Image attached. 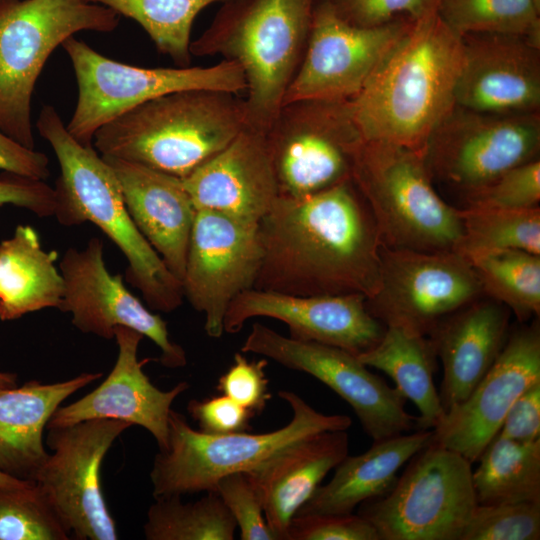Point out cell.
I'll return each instance as SVG.
<instances>
[{
  "instance_id": "5b68a950",
  "label": "cell",
  "mask_w": 540,
  "mask_h": 540,
  "mask_svg": "<svg viewBox=\"0 0 540 540\" xmlns=\"http://www.w3.org/2000/svg\"><path fill=\"white\" fill-rule=\"evenodd\" d=\"M317 0H226L190 43L194 56L236 62L246 82L247 126L267 132L301 64Z\"/></svg>"
},
{
  "instance_id": "d4e9b609",
  "label": "cell",
  "mask_w": 540,
  "mask_h": 540,
  "mask_svg": "<svg viewBox=\"0 0 540 540\" xmlns=\"http://www.w3.org/2000/svg\"><path fill=\"white\" fill-rule=\"evenodd\" d=\"M510 313L500 302L479 298L429 335L443 365L439 396L445 413L467 399L499 356L510 333Z\"/></svg>"
},
{
  "instance_id": "e0dca14e",
  "label": "cell",
  "mask_w": 540,
  "mask_h": 540,
  "mask_svg": "<svg viewBox=\"0 0 540 540\" xmlns=\"http://www.w3.org/2000/svg\"><path fill=\"white\" fill-rule=\"evenodd\" d=\"M261 260L258 224L197 210L182 287L192 307L204 314L209 337L224 334L228 306L238 294L254 287Z\"/></svg>"
},
{
  "instance_id": "e575fe53",
  "label": "cell",
  "mask_w": 540,
  "mask_h": 540,
  "mask_svg": "<svg viewBox=\"0 0 540 540\" xmlns=\"http://www.w3.org/2000/svg\"><path fill=\"white\" fill-rule=\"evenodd\" d=\"M463 236L456 252L467 259L499 250L540 255V207L522 210L460 209Z\"/></svg>"
},
{
  "instance_id": "277c9868",
  "label": "cell",
  "mask_w": 540,
  "mask_h": 540,
  "mask_svg": "<svg viewBox=\"0 0 540 540\" xmlns=\"http://www.w3.org/2000/svg\"><path fill=\"white\" fill-rule=\"evenodd\" d=\"M247 127L238 94L206 89L163 95L101 126L93 143L113 157L179 177L188 176Z\"/></svg>"
},
{
  "instance_id": "7c38bea8",
  "label": "cell",
  "mask_w": 540,
  "mask_h": 540,
  "mask_svg": "<svg viewBox=\"0 0 540 540\" xmlns=\"http://www.w3.org/2000/svg\"><path fill=\"white\" fill-rule=\"evenodd\" d=\"M540 112L489 113L455 104L424 148L432 177L467 197L508 170L539 159Z\"/></svg>"
},
{
  "instance_id": "836d02e7",
  "label": "cell",
  "mask_w": 540,
  "mask_h": 540,
  "mask_svg": "<svg viewBox=\"0 0 540 540\" xmlns=\"http://www.w3.org/2000/svg\"><path fill=\"white\" fill-rule=\"evenodd\" d=\"M136 21L159 52L179 67L191 62L190 35L195 17L205 7L226 0H87Z\"/></svg>"
},
{
  "instance_id": "8d00e7d4",
  "label": "cell",
  "mask_w": 540,
  "mask_h": 540,
  "mask_svg": "<svg viewBox=\"0 0 540 540\" xmlns=\"http://www.w3.org/2000/svg\"><path fill=\"white\" fill-rule=\"evenodd\" d=\"M50 501L36 483L0 487V540H68Z\"/></svg>"
},
{
  "instance_id": "f35d334b",
  "label": "cell",
  "mask_w": 540,
  "mask_h": 540,
  "mask_svg": "<svg viewBox=\"0 0 540 540\" xmlns=\"http://www.w3.org/2000/svg\"><path fill=\"white\" fill-rule=\"evenodd\" d=\"M466 208L522 210L539 206L540 160L518 165L465 197Z\"/></svg>"
},
{
  "instance_id": "8fae6325",
  "label": "cell",
  "mask_w": 540,
  "mask_h": 540,
  "mask_svg": "<svg viewBox=\"0 0 540 540\" xmlns=\"http://www.w3.org/2000/svg\"><path fill=\"white\" fill-rule=\"evenodd\" d=\"M279 195L302 198L352 180L364 139L349 101L298 100L281 106L266 132Z\"/></svg>"
},
{
  "instance_id": "603a6c76",
  "label": "cell",
  "mask_w": 540,
  "mask_h": 540,
  "mask_svg": "<svg viewBox=\"0 0 540 540\" xmlns=\"http://www.w3.org/2000/svg\"><path fill=\"white\" fill-rule=\"evenodd\" d=\"M182 182L197 210L251 224H258L279 196L266 133L249 126Z\"/></svg>"
},
{
  "instance_id": "7a4b0ae2",
  "label": "cell",
  "mask_w": 540,
  "mask_h": 540,
  "mask_svg": "<svg viewBox=\"0 0 540 540\" xmlns=\"http://www.w3.org/2000/svg\"><path fill=\"white\" fill-rule=\"evenodd\" d=\"M436 2L413 19L349 101L364 140L424 151L455 105L462 38L439 16Z\"/></svg>"
},
{
  "instance_id": "2e32d148",
  "label": "cell",
  "mask_w": 540,
  "mask_h": 540,
  "mask_svg": "<svg viewBox=\"0 0 540 540\" xmlns=\"http://www.w3.org/2000/svg\"><path fill=\"white\" fill-rule=\"evenodd\" d=\"M413 19L359 27L344 20L330 0H317L305 53L283 104L352 100Z\"/></svg>"
},
{
  "instance_id": "f907efd6",
  "label": "cell",
  "mask_w": 540,
  "mask_h": 540,
  "mask_svg": "<svg viewBox=\"0 0 540 540\" xmlns=\"http://www.w3.org/2000/svg\"><path fill=\"white\" fill-rule=\"evenodd\" d=\"M535 8L540 12V0H532Z\"/></svg>"
},
{
  "instance_id": "d590c367",
  "label": "cell",
  "mask_w": 540,
  "mask_h": 540,
  "mask_svg": "<svg viewBox=\"0 0 540 540\" xmlns=\"http://www.w3.org/2000/svg\"><path fill=\"white\" fill-rule=\"evenodd\" d=\"M436 7L442 20L460 37L516 34L540 45V12L532 0H437Z\"/></svg>"
},
{
  "instance_id": "b9f144b4",
  "label": "cell",
  "mask_w": 540,
  "mask_h": 540,
  "mask_svg": "<svg viewBox=\"0 0 540 540\" xmlns=\"http://www.w3.org/2000/svg\"><path fill=\"white\" fill-rule=\"evenodd\" d=\"M288 540H380L374 526L359 514L293 517Z\"/></svg>"
},
{
  "instance_id": "3957f363",
  "label": "cell",
  "mask_w": 540,
  "mask_h": 540,
  "mask_svg": "<svg viewBox=\"0 0 540 540\" xmlns=\"http://www.w3.org/2000/svg\"><path fill=\"white\" fill-rule=\"evenodd\" d=\"M37 129L52 147L60 168L54 188L58 222L95 224L126 257V279L150 308L165 313L176 310L184 297L182 282L135 225L112 167L92 146H84L68 132L53 106L42 107Z\"/></svg>"
},
{
  "instance_id": "cb8c5ba5",
  "label": "cell",
  "mask_w": 540,
  "mask_h": 540,
  "mask_svg": "<svg viewBox=\"0 0 540 540\" xmlns=\"http://www.w3.org/2000/svg\"><path fill=\"white\" fill-rule=\"evenodd\" d=\"M102 157L119 181L135 225L182 282L197 212L182 179L141 164Z\"/></svg>"
},
{
  "instance_id": "ffe728a7",
  "label": "cell",
  "mask_w": 540,
  "mask_h": 540,
  "mask_svg": "<svg viewBox=\"0 0 540 540\" xmlns=\"http://www.w3.org/2000/svg\"><path fill=\"white\" fill-rule=\"evenodd\" d=\"M255 317L285 323L293 339L336 346L355 355L373 347L386 328L369 313L366 297L360 294L298 296L250 288L229 304L224 332L237 333Z\"/></svg>"
},
{
  "instance_id": "60d3db41",
  "label": "cell",
  "mask_w": 540,
  "mask_h": 540,
  "mask_svg": "<svg viewBox=\"0 0 540 540\" xmlns=\"http://www.w3.org/2000/svg\"><path fill=\"white\" fill-rule=\"evenodd\" d=\"M233 360L219 377L217 390L255 415L260 414L271 398L265 373L268 361H249L241 352H236Z\"/></svg>"
},
{
  "instance_id": "83f0119b",
  "label": "cell",
  "mask_w": 540,
  "mask_h": 540,
  "mask_svg": "<svg viewBox=\"0 0 540 540\" xmlns=\"http://www.w3.org/2000/svg\"><path fill=\"white\" fill-rule=\"evenodd\" d=\"M432 437V430H416L374 441L360 455H347L335 467L331 480L320 485L295 516L349 514L361 503L385 495L395 485L400 468Z\"/></svg>"
},
{
  "instance_id": "ba28073f",
  "label": "cell",
  "mask_w": 540,
  "mask_h": 540,
  "mask_svg": "<svg viewBox=\"0 0 540 540\" xmlns=\"http://www.w3.org/2000/svg\"><path fill=\"white\" fill-rule=\"evenodd\" d=\"M119 16L87 0L0 2V130L35 149L31 99L48 57L79 31L115 30Z\"/></svg>"
},
{
  "instance_id": "f1b7e54d",
  "label": "cell",
  "mask_w": 540,
  "mask_h": 540,
  "mask_svg": "<svg viewBox=\"0 0 540 540\" xmlns=\"http://www.w3.org/2000/svg\"><path fill=\"white\" fill-rule=\"evenodd\" d=\"M57 253L45 251L29 225L16 227L0 243V319L14 320L48 307L58 308L64 281L55 262Z\"/></svg>"
},
{
  "instance_id": "30bf717a",
  "label": "cell",
  "mask_w": 540,
  "mask_h": 540,
  "mask_svg": "<svg viewBox=\"0 0 540 540\" xmlns=\"http://www.w3.org/2000/svg\"><path fill=\"white\" fill-rule=\"evenodd\" d=\"M73 66L78 99L68 132L92 146L95 132L122 113L170 93L206 89L245 92L241 67L222 60L210 67L143 68L107 58L73 36L62 44Z\"/></svg>"
},
{
  "instance_id": "ee69618b",
  "label": "cell",
  "mask_w": 540,
  "mask_h": 540,
  "mask_svg": "<svg viewBox=\"0 0 540 540\" xmlns=\"http://www.w3.org/2000/svg\"><path fill=\"white\" fill-rule=\"evenodd\" d=\"M187 411L198 424L199 430L211 435L248 432L253 412L242 407L226 395L205 399H192Z\"/></svg>"
},
{
  "instance_id": "9c48e42d",
  "label": "cell",
  "mask_w": 540,
  "mask_h": 540,
  "mask_svg": "<svg viewBox=\"0 0 540 540\" xmlns=\"http://www.w3.org/2000/svg\"><path fill=\"white\" fill-rule=\"evenodd\" d=\"M477 504L472 464L431 440L393 488L359 505L380 540H460Z\"/></svg>"
},
{
  "instance_id": "52a82bcc",
  "label": "cell",
  "mask_w": 540,
  "mask_h": 540,
  "mask_svg": "<svg viewBox=\"0 0 540 540\" xmlns=\"http://www.w3.org/2000/svg\"><path fill=\"white\" fill-rule=\"evenodd\" d=\"M278 395L289 404L292 418L279 429L259 434H206L171 410L168 446L155 455L150 472L153 497L214 491L225 475L248 472L313 434L351 426L347 415L320 413L292 391Z\"/></svg>"
},
{
  "instance_id": "7dc6e473",
  "label": "cell",
  "mask_w": 540,
  "mask_h": 540,
  "mask_svg": "<svg viewBox=\"0 0 540 540\" xmlns=\"http://www.w3.org/2000/svg\"><path fill=\"white\" fill-rule=\"evenodd\" d=\"M48 164L44 153L24 147L0 130V169L45 180L49 176Z\"/></svg>"
},
{
  "instance_id": "c3c4849f",
  "label": "cell",
  "mask_w": 540,
  "mask_h": 540,
  "mask_svg": "<svg viewBox=\"0 0 540 540\" xmlns=\"http://www.w3.org/2000/svg\"><path fill=\"white\" fill-rule=\"evenodd\" d=\"M35 482L31 481H23L16 479L14 477L8 476L2 472H0V487L3 488H22L29 486Z\"/></svg>"
},
{
  "instance_id": "8992f818",
  "label": "cell",
  "mask_w": 540,
  "mask_h": 540,
  "mask_svg": "<svg viewBox=\"0 0 540 540\" xmlns=\"http://www.w3.org/2000/svg\"><path fill=\"white\" fill-rule=\"evenodd\" d=\"M352 181L371 212L382 246L457 250L463 236L460 209L435 190L424 151L364 140L354 159Z\"/></svg>"
},
{
  "instance_id": "6da1fadb",
  "label": "cell",
  "mask_w": 540,
  "mask_h": 540,
  "mask_svg": "<svg viewBox=\"0 0 540 540\" xmlns=\"http://www.w3.org/2000/svg\"><path fill=\"white\" fill-rule=\"evenodd\" d=\"M258 232L262 260L253 288L366 299L379 289L381 242L352 180L302 198L279 195Z\"/></svg>"
},
{
  "instance_id": "681fc988",
  "label": "cell",
  "mask_w": 540,
  "mask_h": 540,
  "mask_svg": "<svg viewBox=\"0 0 540 540\" xmlns=\"http://www.w3.org/2000/svg\"><path fill=\"white\" fill-rule=\"evenodd\" d=\"M17 386V375L0 371V390Z\"/></svg>"
},
{
  "instance_id": "4316f807",
  "label": "cell",
  "mask_w": 540,
  "mask_h": 540,
  "mask_svg": "<svg viewBox=\"0 0 540 540\" xmlns=\"http://www.w3.org/2000/svg\"><path fill=\"white\" fill-rule=\"evenodd\" d=\"M101 376L85 372L62 382L32 380L0 390V472L35 482L49 456L43 435L53 413Z\"/></svg>"
},
{
  "instance_id": "5bb4252c",
  "label": "cell",
  "mask_w": 540,
  "mask_h": 540,
  "mask_svg": "<svg viewBox=\"0 0 540 540\" xmlns=\"http://www.w3.org/2000/svg\"><path fill=\"white\" fill-rule=\"evenodd\" d=\"M131 425L90 419L47 429L52 450L35 483L70 534L78 540H117L115 519L104 498L101 467L114 441Z\"/></svg>"
},
{
  "instance_id": "74e56055",
  "label": "cell",
  "mask_w": 540,
  "mask_h": 540,
  "mask_svg": "<svg viewBox=\"0 0 540 540\" xmlns=\"http://www.w3.org/2000/svg\"><path fill=\"white\" fill-rule=\"evenodd\" d=\"M540 502L476 504L460 540H538Z\"/></svg>"
},
{
  "instance_id": "ab89813d",
  "label": "cell",
  "mask_w": 540,
  "mask_h": 540,
  "mask_svg": "<svg viewBox=\"0 0 540 540\" xmlns=\"http://www.w3.org/2000/svg\"><path fill=\"white\" fill-rule=\"evenodd\" d=\"M214 491L232 514L242 540H277L264 514L260 496L245 472L223 476Z\"/></svg>"
},
{
  "instance_id": "f6af8a7d",
  "label": "cell",
  "mask_w": 540,
  "mask_h": 540,
  "mask_svg": "<svg viewBox=\"0 0 540 540\" xmlns=\"http://www.w3.org/2000/svg\"><path fill=\"white\" fill-rule=\"evenodd\" d=\"M0 177V207L12 204L40 217L54 216L56 193L44 180L6 172Z\"/></svg>"
},
{
  "instance_id": "7bdbcfd3",
  "label": "cell",
  "mask_w": 540,
  "mask_h": 540,
  "mask_svg": "<svg viewBox=\"0 0 540 540\" xmlns=\"http://www.w3.org/2000/svg\"><path fill=\"white\" fill-rule=\"evenodd\" d=\"M335 11L359 27H376L402 17L417 18L436 0H330Z\"/></svg>"
},
{
  "instance_id": "d6a6232c",
  "label": "cell",
  "mask_w": 540,
  "mask_h": 540,
  "mask_svg": "<svg viewBox=\"0 0 540 540\" xmlns=\"http://www.w3.org/2000/svg\"><path fill=\"white\" fill-rule=\"evenodd\" d=\"M236 522L215 491L194 502L155 498L143 530L147 540H232Z\"/></svg>"
},
{
  "instance_id": "484cf974",
  "label": "cell",
  "mask_w": 540,
  "mask_h": 540,
  "mask_svg": "<svg viewBox=\"0 0 540 540\" xmlns=\"http://www.w3.org/2000/svg\"><path fill=\"white\" fill-rule=\"evenodd\" d=\"M348 443L346 430L319 432L245 472L260 496L266 521L277 540H288L293 517L348 455Z\"/></svg>"
},
{
  "instance_id": "816d5d0a",
  "label": "cell",
  "mask_w": 540,
  "mask_h": 540,
  "mask_svg": "<svg viewBox=\"0 0 540 540\" xmlns=\"http://www.w3.org/2000/svg\"><path fill=\"white\" fill-rule=\"evenodd\" d=\"M2 1H6V0H0V2H2Z\"/></svg>"
},
{
  "instance_id": "f546056e",
  "label": "cell",
  "mask_w": 540,
  "mask_h": 540,
  "mask_svg": "<svg viewBox=\"0 0 540 540\" xmlns=\"http://www.w3.org/2000/svg\"><path fill=\"white\" fill-rule=\"evenodd\" d=\"M357 357L391 377L395 388L416 405V430H433L441 423L445 411L434 383L437 353L428 336L386 327L381 339Z\"/></svg>"
},
{
  "instance_id": "7402d4cb",
  "label": "cell",
  "mask_w": 540,
  "mask_h": 540,
  "mask_svg": "<svg viewBox=\"0 0 540 540\" xmlns=\"http://www.w3.org/2000/svg\"><path fill=\"white\" fill-rule=\"evenodd\" d=\"M143 337L129 327H116L114 338L118 355L109 375L90 393L60 406L50 418L47 429L90 419L120 420L143 427L154 437L159 450H165L172 404L190 385L182 381L163 391L150 381L143 371L148 360L139 361L137 357Z\"/></svg>"
},
{
  "instance_id": "bcb514c9",
  "label": "cell",
  "mask_w": 540,
  "mask_h": 540,
  "mask_svg": "<svg viewBox=\"0 0 540 540\" xmlns=\"http://www.w3.org/2000/svg\"><path fill=\"white\" fill-rule=\"evenodd\" d=\"M519 441L540 440V382L522 392L508 409L498 431Z\"/></svg>"
},
{
  "instance_id": "4fadbf2b",
  "label": "cell",
  "mask_w": 540,
  "mask_h": 540,
  "mask_svg": "<svg viewBox=\"0 0 540 540\" xmlns=\"http://www.w3.org/2000/svg\"><path fill=\"white\" fill-rule=\"evenodd\" d=\"M380 258V286L366 299V307L385 327L429 336L445 318L483 294L470 261L456 251L381 245Z\"/></svg>"
},
{
  "instance_id": "d6986e66",
  "label": "cell",
  "mask_w": 540,
  "mask_h": 540,
  "mask_svg": "<svg viewBox=\"0 0 540 540\" xmlns=\"http://www.w3.org/2000/svg\"><path fill=\"white\" fill-rule=\"evenodd\" d=\"M540 382V326L509 333L499 356L465 401L435 427L432 440L461 454L471 464L498 433L508 409L527 388Z\"/></svg>"
},
{
  "instance_id": "4dcf8cb0",
  "label": "cell",
  "mask_w": 540,
  "mask_h": 540,
  "mask_svg": "<svg viewBox=\"0 0 540 540\" xmlns=\"http://www.w3.org/2000/svg\"><path fill=\"white\" fill-rule=\"evenodd\" d=\"M472 471L477 504L540 502V440L519 442L499 432Z\"/></svg>"
},
{
  "instance_id": "ac0fdd59",
  "label": "cell",
  "mask_w": 540,
  "mask_h": 540,
  "mask_svg": "<svg viewBox=\"0 0 540 540\" xmlns=\"http://www.w3.org/2000/svg\"><path fill=\"white\" fill-rule=\"evenodd\" d=\"M59 267L64 293L58 309L72 315L77 329L112 339L116 327H129L160 349L163 366L176 369L187 364L185 350L170 339L167 323L126 288L120 275L108 271L99 238H91L83 250L69 248Z\"/></svg>"
},
{
  "instance_id": "1f68e13d",
  "label": "cell",
  "mask_w": 540,
  "mask_h": 540,
  "mask_svg": "<svg viewBox=\"0 0 540 540\" xmlns=\"http://www.w3.org/2000/svg\"><path fill=\"white\" fill-rule=\"evenodd\" d=\"M483 294L505 305L518 321L540 314V255L522 250H499L468 259Z\"/></svg>"
},
{
  "instance_id": "9a60e30c",
  "label": "cell",
  "mask_w": 540,
  "mask_h": 540,
  "mask_svg": "<svg viewBox=\"0 0 540 540\" xmlns=\"http://www.w3.org/2000/svg\"><path fill=\"white\" fill-rule=\"evenodd\" d=\"M241 352L261 355L324 383L352 407L373 441L416 430L417 416L404 408L407 399L345 349L296 340L255 322Z\"/></svg>"
},
{
  "instance_id": "44dd1931",
  "label": "cell",
  "mask_w": 540,
  "mask_h": 540,
  "mask_svg": "<svg viewBox=\"0 0 540 540\" xmlns=\"http://www.w3.org/2000/svg\"><path fill=\"white\" fill-rule=\"evenodd\" d=\"M462 38L455 104L489 113L540 112V45L516 34Z\"/></svg>"
}]
</instances>
